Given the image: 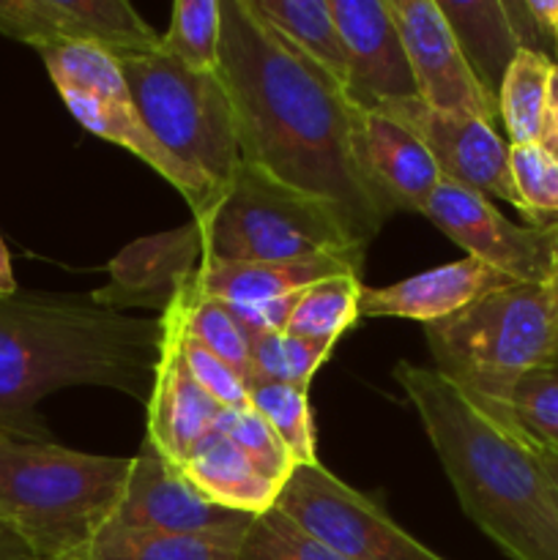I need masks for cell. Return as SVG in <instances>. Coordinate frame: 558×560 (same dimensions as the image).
I'll use <instances>...</instances> for the list:
<instances>
[{
    "label": "cell",
    "mask_w": 558,
    "mask_h": 560,
    "mask_svg": "<svg viewBox=\"0 0 558 560\" xmlns=\"http://www.w3.org/2000/svg\"><path fill=\"white\" fill-rule=\"evenodd\" d=\"M252 410L268 421L284 448L290 452L295 465H315V427H312V410L306 388L290 386V383H249Z\"/></svg>",
    "instance_id": "4316f807"
},
{
    "label": "cell",
    "mask_w": 558,
    "mask_h": 560,
    "mask_svg": "<svg viewBox=\"0 0 558 560\" xmlns=\"http://www.w3.org/2000/svg\"><path fill=\"white\" fill-rule=\"evenodd\" d=\"M514 191L520 197L523 217L534 228L558 224V156L542 142L509 145Z\"/></svg>",
    "instance_id": "4dcf8cb0"
},
{
    "label": "cell",
    "mask_w": 558,
    "mask_h": 560,
    "mask_svg": "<svg viewBox=\"0 0 558 560\" xmlns=\"http://www.w3.org/2000/svg\"><path fill=\"white\" fill-rule=\"evenodd\" d=\"M186 481L213 506L257 517L277 506L282 485L255 468L222 430L208 435L181 465Z\"/></svg>",
    "instance_id": "44dd1931"
},
{
    "label": "cell",
    "mask_w": 558,
    "mask_h": 560,
    "mask_svg": "<svg viewBox=\"0 0 558 560\" xmlns=\"http://www.w3.org/2000/svg\"><path fill=\"white\" fill-rule=\"evenodd\" d=\"M465 60L476 80L492 98H498L507 69L520 52L501 0H438Z\"/></svg>",
    "instance_id": "7402d4cb"
},
{
    "label": "cell",
    "mask_w": 558,
    "mask_h": 560,
    "mask_svg": "<svg viewBox=\"0 0 558 560\" xmlns=\"http://www.w3.org/2000/svg\"><path fill=\"white\" fill-rule=\"evenodd\" d=\"M244 534L167 536L107 525L80 560H235Z\"/></svg>",
    "instance_id": "cb8c5ba5"
},
{
    "label": "cell",
    "mask_w": 558,
    "mask_h": 560,
    "mask_svg": "<svg viewBox=\"0 0 558 560\" xmlns=\"http://www.w3.org/2000/svg\"><path fill=\"white\" fill-rule=\"evenodd\" d=\"M553 66L556 63L550 58L528 49L514 55L498 91V113L509 135V145L542 142Z\"/></svg>",
    "instance_id": "d4e9b609"
},
{
    "label": "cell",
    "mask_w": 558,
    "mask_h": 560,
    "mask_svg": "<svg viewBox=\"0 0 558 560\" xmlns=\"http://www.w3.org/2000/svg\"><path fill=\"white\" fill-rule=\"evenodd\" d=\"M217 74L233 107L241 162L328 202L370 246L388 217L356 162V107L342 85L263 25L246 0H222Z\"/></svg>",
    "instance_id": "6da1fadb"
},
{
    "label": "cell",
    "mask_w": 558,
    "mask_h": 560,
    "mask_svg": "<svg viewBox=\"0 0 558 560\" xmlns=\"http://www.w3.org/2000/svg\"><path fill=\"white\" fill-rule=\"evenodd\" d=\"M184 364L186 370H189V375L195 377L197 386H200L213 402L222 405L228 413H239V410L252 408L246 383L241 381L222 359H217L211 350H206L200 342H195V339L189 337V331H186L184 337Z\"/></svg>",
    "instance_id": "836d02e7"
},
{
    "label": "cell",
    "mask_w": 558,
    "mask_h": 560,
    "mask_svg": "<svg viewBox=\"0 0 558 560\" xmlns=\"http://www.w3.org/2000/svg\"><path fill=\"white\" fill-rule=\"evenodd\" d=\"M345 44V96L361 113L416 98L414 71L386 0H332Z\"/></svg>",
    "instance_id": "e0dca14e"
},
{
    "label": "cell",
    "mask_w": 558,
    "mask_h": 560,
    "mask_svg": "<svg viewBox=\"0 0 558 560\" xmlns=\"http://www.w3.org/2000/svg\"><path fill=\"white\" fill-rule=\"evenodd\" d=\"M523 435H525V432H523ZM525 438H528L531 448H534L536 459H539L542 470H545L547 481H550V487H553V498H556V503H558V452H556V448L545 446V443L534 441V438H531V435H525Z\"/></svg>",
    "instance_id": "74e56055"
},
{
    "label": "cell",
    "mask_w": 558,
    "mask_h": 560,
    "mask_svg": "<svg viewBox=\"0 0 558 560\" xmlns=\"http://www.w3.org/2000/svg\"><path fill=\"white\" fill-rule=\"evenodd\" d=\"M162 342L159 317L88 295H0V432L49 443L36 405L69 386H104L146 405Z\"/></svg>",
    "instance_id": "7a4b0ae2"
},
{
    "label": "cell",
    "mask_w": 558,
    "mask_h": 560,
    "mask_svg": "<svg viewBox=\"0 0 558 560\" xmlns=\"http://www.w3.org/2000/svg\"><path fill=\"white\" fill-rule=\"evenodd\" d=\"M421 217L446 233L465 255L514 282H542L556 273L558 224L534 228L509 222L485 195L446 178L427 197Z\"/></svg>",
    "instance_id": "30bf717a"
},
{
    "label": "cell",
    "mask_w": 558,
    "mask_h": 560,
    "mask_svg": "<svg viewBox=\"0 0 558 560\" xmlns=\"http://www.w3.org/2000/svg\"><path fill=\"white\" fill-rule=\"evenodd\" d=\"M186 331H189V337L195 342H200L217 359H222L249 386V334H246V328L235 320V315L222 301L202 299L200 290H197L195 273H191V301L189 312H186Z\"/></svg>",
    "instance_id": "f1b7e54d"
},
{
    "label": "cell",
    "mask_w": 558,
    "mask_h": 560,
    "mask_svg": "<svg viewBox=\"0 0 558 560\" xmlns=\"http://www.w3.org/2000/svg\"><path fill=\"white\" fill-rule=\"evenodd\" d=\"M361 288H364L361 273H342V277L312 284L293 306V315H290L284 331L295 334V337L337 342L359 320Z\"/></svg>",
    "instance_id": "484cf974"
},
{
    "label": "cell",
    "mask_w": 558,
    "mask_h": 560,
    "mask_svg": "<svg viewBox=\"0 0 558 560\" xmlns=\"http://www.w3.org/2000/svg\"><path fill=\"white\" fill-rule=\"evenodd\" d=\"M414 71L416 96L441 113H463L496 126L498 98L470 71L438 0H386Z\"/></svg>",
    "instance_id": "9a60e30c"
},
{
    "label": "cell",
    "mask_w": 558,
    "mask_h": 560,
    "mask_svg": "<svg viewBox=\"0 0 558 560\" xmlns=\"http://www.w3.org/2000/svg\"><path fill=\"white\" fill-rule=\"evenodd\" d=\"M191 273L181 284L178 293L173 295L167 310L159 315V320H162V342H159L153 386L146 402V441L175 468H181L208 435L222 430L224 419H228V410L213 402L197 386L195 377L189 375L184 364Z\"/></svg>",
    "instance_id": "8fae6325"
},
{
    "label": "cell",
    "mask_w": 558,
    "mask_h": 560,
    "mask_svg": "<svg viewBox=\"0 0 558 560\" xmlns=\"http://www.w3.org/2000/svg\"><path fill=\"white\" fill-rule=\"evenodd\" d=\"M252 517L213 506L186 481L184 470L162 457L148 441L131 457L124 498L109 525L167 536L244 534Z\"/></svg>",
    "instance_id": "2e32d148"
},
{
    "label": "cell",
    "mask_w": 558,
    "mask_h": 560,
    "mask_svg": "<svg viewBox=\"0 0 558 560\" xmlns=\"http://www.w3.org/2000/svg\"><path fill=\"white\" fill-rule=\"evenodd\" d=\"M332 339H310L295 337L284 331V355H288V383L310 392V383L315 372L326 364V359L334 350Z\"/></svg>",
    "instance_id": "e575fe53"
},
{
    "label": "cell",
    "mask_w": 558,
    "mask_h": 560,
    "mask_svg": "<svg viewBox=\"0 0 558 560\" xmlns=\"http://www.w3.org/2000/svg\"><path fill=\"white\" fill-rule=\"evenodd\" d=\"M3 438H11V435H5V432H0V441H3Z\"/></svg>",
    "instance_id": "60d3db41"
},
{
    "label": "cell",
    "mask_w": 558,
    "mask_h": 560,
    "mask_svg": "<svg viewBox=\"0 0 558 560\" xmlns=\"http://www.w3.org/2000/svg\"><path fill=\"white\" fill-rule=\"evenodd\" d=\"M252 14L345 88L348 63L332 0H246Z\"/></svg>",
    "instance_id": "603a6c76"
},
{
    "label": "cell",
    "mask_w": 558,
    "mask_h": 560,
    "mask_svg": "<svg viewBox=\"0 0 558 560\" xmlns=\"http://www.w3.org/2000/svg\"><path fill=\"white\" fill-rule=\"evenodd\" d=\"M277 509L345 560H446L321 463L295 465Z\"/></svg>",
    "instance_id": "9c48e42d"
},
{
    "label": "cell",
    "mask_w": 558,
    "mask_h": 560,
    "mask_svg": "<svg viewBox=\"0 0 558 560\" xmlns=\"http://www.w3.org/2000/svg\"><path fill=\"white\" fill-rule=\"evenodd\" d=\"M492 419L509 421L534 441L558 452V364L525 375L514 386L503 413Z\"/></svg>",
    "instance_id": "1f68e13d"
},
{
    "label": "cell",
    "mask_w": 558,
    "mask_h": 560,
    "mask_svg": "<svg viewBox=\"0 0 558 560\" xmlns=\"http://www.w3.org/2000/svg\"><path fill=\"white\" fill-rule=\"evenodd\" d=\"M235 560H345L277 506L252 517Z\"/></svg>",
    "instance_id": "f546056e"
},
{
    "label": "cell",
    "mask_w": 558,
    "mask_h": 560,
    "mask_svg": "<svg viewBox=\"0 0 558 560\" xmlns=\"http://www.w3.org/2000/svg\"><path fill=\"white\" fill-rule=\"evenodd\" d=\"M142 124L164 153L189 175L206 208L233 184L241 164L233 107L217 71H195L167 55L118 60Z\"/></svg>",
    "instance_id": "52a82bcc"
},
{
    "label": "cell",
    "mask_w": 558,
    "mask_h": 560,
    "mask_svg": "<svg viewBox=\"0 0 558 560\" xmlns=\"http://www.w3.org/2000/svg\"><path fill=\"white\" fill-rule=\"evenodd\" d=\"M222 432L260 474H266L268 479L284 487L295 463L288 448H284V443L277 438V432L268 427V421L257 410L246 408L239 410V413H228Z\"/></svg>",
    "instance_id": "d6a6232c"
},
{
    "label": "cell",
    "mask_w": 558,
    "mask_h": 560,
    "mask_svg": "<svg viewBox=\"0 0 558 560\" xmlns=\"http://www.w3.org/2000/svg\"><path fill=\"white\" fill-rule=\"evenodd\" d=\"M42 60L55 91L63 98L66 109L74 115L77 124L142 159L148 167L156 170L167 184L181 191V197L189 202L191 217H200L206 197L197 189L195 180L159 148L148 126L142 124L135 96L113 55L93 44H63V47L44 49Z\"/></svg>",
    "instance_id": "ba28073f"
},
{
    "label": "cell",
    "mask_w": 558,
    "mask_h": 560,
    "mask_svg": "<svg viewBox=\"0 0 558 560\" xmlns=\"http://www.w3.org/2000/svg\"><path fill=\"white\" fill-rule=\"evenodd\" d=\"M432 370L485 413L501 416L525 375L558 364V266L542 282H512L427 323Z\"/></svg>",
    "instance_id": "5b68a950"
},
{
    "label": "cell",
    "mask_w": 558,
    "mask_h": 560,
    "mask_svg": "<svg viewBox=\"0 0 558 560\" xmlns=\"http://www.w3.org/2000/svg\"><path fill=\"white\" fill-rule=\"evenodd\" d=\"M202 262V238L195 222L170 233L140 238L107 266L109 282L91 293L109 310H156L162 315L181 284Z\"/></svg>",
    "instance_id": "d6986e66"
},
{
    "label": "cell",
    "mask_w": 558,
    "mask_h": 560,
    "mask_svg": "<svg viewBox=\"0 0 558 560\" xmlns=\"http://www.w3.org/2000/svg\"><path fill=\"white\" fill-rule=\"evenodd\" d=\"M381 113L425 142L443 178L523 211L514 191L509 142L498 135L496 126L474 115L432 109L419 96L388 104Z\"/></svg>",
    "instance_id": "5bb4252c"
},
{
    "label": "cell",
    "mask_w": 558,
    "mask_h": 560,
    "mask_svg": "<svg viewBox=\"0 0 558 560\" xmlns=\"http://www.w3.org/2000/svg\"><path fill=\"white\" fill-rule=\"evenodd\" d=\"M222 47V0H175L162 49L195 71H217Z\"/></svg>",
    "instance_id": "83f0119b"
},
{
    "label": "cell",
    "mask_w": 558,
    "mask_h": 560,
    "mask_svg": "<svg viewBox=\"0 0 558 560\" xmlns=\"http://www.w3.org/2000/svg\"><path fill=\"white\" fill-rule=\"evenodd\" d=\"M556 266H558V233H556Z\"/></svg>",
    "instance_id": "ab89813d"
},
{
    "label": "cell",
    "mask_w": 558,
    "mask_h": 560,
    "mask_svg": "<svg viewBox=\"0 0 558 560\" xmlns=\"http://www.w3.org/2000/svg\"><path fill=\"white\" fill-rule=\"evenodd\" d=\"M364 255H321L299 262H211L195 271L202 299L222 301L246 334L284 331L293 306L312 284L361 273Z\"/></svg>",
    "instance_id": "7c38bea8"
},
{
    "label": "cell",
    "mask_w": 558,
    "mask_h": 560,
    "mask_svg": "<svg viewBox=\"0 0 558 560\" xmlns=\"http://www.w3.org/2000/svg\"><path fill=\"white\" fill-rule=\"evenodd\" d=\"M512 282L514 279L503 277L496 268L465 257L383 288L364 284L359 295V317H408L427 326Z\"/></svg>",
    "instance_id": "ffe728a7"
},
{
    "label": "cell",
    "mask_w": 558,
    "mask_h": 560,
    "mask_svg": "<svg viewBox=\"0 0 558 560\" xmlns=\"http://www.w3.org/2000/svg\"><path fill=\"white\" fill-rule=\"evenodd\" d=\"M131 457L0 441V520L36 560H80L115 520Z\"/></svg>",
    "instance_id": "277c9868"
},
{
    "label": "cell",
    "mask_w": 558,
    "mask_h": 560,
    "mask_svg": "<svg viewBox=\"0 0 558 560\" xmlns=\"http://www.w3.org/2000/svg\"><path fill=\"white\" fill-rule=\"evenodd\" d=\"M394 381L476 528L512 560H558V503L523 430L492 419L435 370L399 361Z\"/></svg>",
    "instance_id": "3957f363"
},
{
    "label": "cell",
    "mask_w": 558,
    "mask_h": 560,
    "mask_svg": "<svg viewBox=\"0 0 558 560\" xmlns=\"http://www.w3.org/2000/svg\"><path fill=\"white\" fill-rule=\"evenodd\" d=\"M0 33L38 52L93 44L124 60L162 49V36L126 0H0Z\"/></svg>",
    "instance_id": "4fadbf2b"
},
{
    "label": "cell",
    "mask_w": 558,
    "mask_h": 560,
    "mask_svg": "<svg viewBox=\"0 0 558 560\" xmlns=\"http://www.w3.org/2000/svg\"><path fill=\"white\" fill-rule=\"evenodd\" d=\"M14 293H20V288H16L14 268H11L9 246H5V241L0 238V295H14Z\"/></svg>",
    "instance_id": "f35d334b"
},
{
    "label": "cell",
    "mask_w": 558,
    "mask_h": 560,
    "mask_svg": "<svg viewBox=\"0 0 558 560\" xmlns=\"http://www.w3.org/2000/svg\"><path fill=\"white\" fill-rule=\"evenodd\" d=\"M542 145L558 156V66H553L550 88H547V115H545V135Z\"/></svg>",
    "instance_id": "d590c367"
},
{
    "label": "cell",
    "mask_w": 558,
    "mask_h": 560,
    "mask_svg": "<svg viewBox=\"0 0 558 560\" xmlns=\"http://www.w3.org/2000/svg\"><path fill=\"white\" fill-rule=\"evenodd\" d=\"M0 560H36L31 547L0 520Z\"/></svg>",
    "instance_id": "8d00e7d4"
},
{
    "label": "cell",
    "mask_w": 558,
    "mask_h": 560,
    "mask_svg": "<svg viewBox=\"0 0 558 560\" xmlns=\"http://www.w3.org/2000/svg\"><path fill=\"white\" fill-rule=\"evenodd\" d=\"M202 260L299 262L321 255H364L328 202L241 162L235 178L206 213L195 217Z\"/></svg>",
    "instance_id": "8992f818"
},
{
    "label": "cell",
    "mask_w": 558,
    "mask_h": 560,
    "mask_svg": "<svg viewBox=\"0 0 558 560\" xmlns=\"http://www.w3.org/2000/svg\"><path fill=\"white\" fill-rule=\"evenodd\" d=\"M356 162L386 217L397 211L421 213L443 175L425 142L383 113H361L353 120Z\"/></svg>",
    "instance_id": "ac0fdd59"
}]
</instances>
